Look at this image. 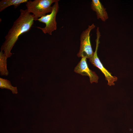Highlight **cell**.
Segmentation results:
<instances>
[{
    "label": "cell",
    "instance_id": "cell-5",
    "mask_svg": "<svg viewBox=\"0 0 133 133\" xmlns=\"http://www.w3.org/2000/svg\"><path fill=\"white\" fill-rule=\"evenodd\" d=\"M59 1L57 0L54 3L52 6V12L50 14L43 16L37 20L39 22L45 24L46 26L44 28L36 27L41 29L44 33H48L51 35L52 32L57 29V22L56 19L59 8Z\"/></svg>",
    "mask_w": 133,
    "mask_h": 133
},
{
    "label": "cell",
    "instance_id": "cell-10",
    "mask_svg": "<svg viewBox=\"0 0 133 133\" xmlns=\"http://www.w3.org/2000/svg\"><path fill=\"white\" fill-rule=\"evenodd\" d=\"M0 87L1 89L5 88L10 90L13 94L17 93V87L13 86L10 82L7 79L0 78Z\"/></svg>",
    "mask_w": 133,
    "mask_h": 133
},
{
    "label": "cell",
    "instance_id": "cell-4",
    "mask_svg": "<svg viewBox=\"0 0 133 133\" xmlns=\"http://www.w3.org/2000/svg\"><path fill=\"white\" fill-rule=\"evenodd\" d=\"M96 29V45L95 51L92 56L89 59V61L94 66L100 70L104 75L106 80L108 81V84L110 86L115 85V82L117 81V78L115 76H112L103 66L97 55V50L100 43V39L101 36L99 28L97 27Z\"/></svg>",
    "mask_w": 133,
    "mask_h": 133
},
{
    "label": "cell",
    "instance_id": "cell-9",
    "mask_svg": "<svg viewBox=\"0 0 133 133\" xmlns=\"http://www.w3.org/2000/svg\"><path fill=\"white\" fill-rule=\"evenodd\" d=\"M3 51L1 50L0 52V72L1 76H7L9 72L7 68V59Z\"/></svg>",
    "mask_w": 133,
    "mask_h": 133
},
{
    "label": "cell",
    "instance_id": "cell-8",
    "mask_svg": "<svg viewBox=\"0 0 133 133\" xmlns=\"http://www.w3.org/2000/svg\"><path fill=\"white\" fill-rule=\"evenodd\" d=\"M28 0H2L0 1V12H1L6 8L14 5L15 8L24 3H27Z\"/></svg>",
    "mask_w": 133,
    "mask_h": 133
},
{
    "label": "cell",
    "instance_id": "cell-7",
    "mask_svg": "<svg viewBox=\"0 0 133 133\" xmlns=\"http://www.w3.org/2000/svg\"><path fill=\"white\" fill-rule=\"evenodd\" d=\"M91 9L96 13L98 19H100L103 21L108 18L106 8L99 0H92L91 4Z\"/></svg>",
    "mask_w": 133,
    "mask_h": 133
},
{
    "label": "cell",
    "instance_id": "cell-1",
    "mask_svg": "<svg viewBox=\"0 0 133 133\" xmlns=\"http://www.w3.org/2000/svg\"><path fill=\"white\" fill-rule=\"evenodd\" d=\"M20 15L14 22L13 25L5 37V41L1 46V50L3 51L7 58L12 55L11 51L19 36L28 32L33 24L34 16L27 9H20Z\"/></svg>",
    "mask_w": 133,
    "mask_h": 133
},
{
    "label": "cell",
    "instance_id": "cell-6",
    "mask_svg": "<svg viewBox=\"0 0 133 133\" xmlns=\"http://www.w3.org/2000/svg\"><path fill=\"white\" fill-rule=\"evenodd\" d=\"M74 71L82 75L88 76L91 83L98 82L99 77L95 72L89 68L87 63L86 58L85 57L82 58L81 61L75 68Z\"/></svg>",
    "mask_w": 133,
    "mask_h": 133
},
{
    "label": "cell",
    "instance_id": "cell-3",
    "mask_svg": "<svg viewBox=\"0 0 133 133\" xmlns=\"http://www.w3.org/2000/svg\"><path fill=\"white\" fill-rule=\"evenodd\" d=\"M95 27L93 23L89 25L88 28L82 33L80 36V46L77 56L82 58L85 57L90 59L93 55V51L90 40V33Z\"/></svg>",
    "mask_w": 133,
    "mask_h": 133
},
{
    "label": "cell",
    "instance_id": "cell-2",
    "mask_svg": "<svg viewBox=\"0 0 133 133\" xmlns=\"http://www.w3.org/2000/svg\"><path fill=\"white\" fill-rule=\"evenodd\" d=\"M57 0H34L28 1L26 5L28 12L34 16V20L36 21L48 13H51L52 9L51 5Z\"/></svg>",
    "mask_w": 133,
    "mask_h": 133
}]
</instances>
